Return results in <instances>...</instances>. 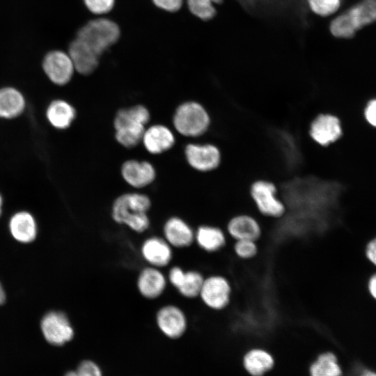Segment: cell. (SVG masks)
<instances>
[{"label":"cell","mask_w":376,"mask_h":376,"mask_svg":"<svg viewBox=\"0 0 376 376\" xmlns=\"http://www.w3.org/2000/svg\"><path fill=\"white\" fill-rule=\"evenodd\" d=\"M223 226L231 242L239 240L260 242L265 235L260 217L246 210H239L228 215Z\"/></svg>","instance_id":"obj_7"},{"label":"cell","mask_w":376,"mask_h":376,"mask_svg":"<svg viewBox=\"0 0 376 376\" xmlns=\"http://www.w3.org/2000/svg\"><path fill=\"white\" fill-rule=\"evenodd\" d=\"M376 21V0H362L331 23L330 31L338 38L352 37L362 27Z\"/></svg>","instance_id":"obj_3"},{"label":"cell","mask_w":376,"mask_h":376,"mask_svg":"<svg viewBox=\"0 0 376 376\" xmlns=\"http://www.w3.org/2000/svg\"><path fill=\"white\" fill-rule=\"evenodd\" d=\"M25 108V99L13 87L0 88V118L11 119L19 116Z\"/></svg>","instance_id":"obj_22"},{"label":"cell","mask_w":376,"mask_h":376,"mask_svg":"<svg viewBox=\"0 0 376 376\" xmlns=\"http://www.w3.org/2000/svg\"><path fill=\"white\" fill-rule=\"evenodd\" d=\"M230 248L233 257L242 262L253 260L260 252V242L251 240L232 241Z\"/></svg>","instance_id":"obj_27"},{"label":"cell","mask_w":376,"mask_h":376,"mask_svg":"<svg viewBox=\"0 0 376 376\" xmlns=\"http://www.w3.org/2000/svg\"><path fill=\"white\" fill-rule=\"evenodd\" d=\"M151 206L150 198L139 193H127L118 196L113 203L111 215L118 224L142 233L150 226L147 212Z\"/></svg>","instance_id":"obj_2"},{"label":"cell","mask_w":376,"mask_h":376,"mask_svg":"<svg viewBox=\"0 0 376 376\" xmlns=\"http://www.w3.org/2000/svg\"><path fill=\"white\" fill-rule=\"evenodd\" d=\"M170 244L165 240L153 237L147 239L142 245L141 253L144 259L155 267L167 265L172 258Z\"/></svg>","instance_id":"obj_19"},{"label":"cell","mask_w":376,"mask_h":376,"mask_svg":"<svg viewBox=\"0 0 376 376\" xmlns=\"http://www.w3.org/2000/svg\"><path fill=\"white\" fill-rule=\"evenodd\" d=\"M235 289L231 279L224 273L205 276L198 297L214 312H225L234 300Z\"/></svg>","instance_id":"obj_4"},{"label":"cell","mask_w":376,"mask_h":376,"mask_svg":"<svg viewBox=\"0 0 376 376\" xmlns=\"http://www.w3.org/2000/svg\"><path fill=\"white\" fill-rule=\"evenodd\" d=\"M155 4L170 12L177 11L182 6V0H152Z\"/></svg>","instance_id":"obj_34"},{"label":"cell","mask_w":376,"mask_h":376,"mask_svg":"<svg viewBox=\"0 0 376 376\" xmlns=\"http://www.w3.org/2000/svg\"><path fill=\"white\" fill-rule=\"evenodd\" d=\"M368 288L370 295L376 300V273L369 279Z\"/></svg>","instance_id":"obj_36"},{"label":"cell","mask_w":376,"mask_h":376,"mask_svg":"<svg viewBox=\"0 0 376 376\" xmlns=\"http://www.w3.org/2000/svg\"><path fill=\"white\" fill-rule=\"evenodd\" d=\"M187 163L200 172H210L217 169L222 162V152L212 143H189L185 149Z\"/></svg>","instance_id":"obj_9"},{"label":"cell","mask_w":376,"mask_h":376,"mask_svg":"<svg viewBox=\"0 0 376 376\" xmlns=\"http://www.w3.org/2000/svg\"><path fill=\"white\" fill-rule=\"evenodd\" d=\"M222 0H187L190 11L199 18L207 20L215 15L213 3H219Z\"/></svg>","instance_id":"obj_29"},{"label":"cell","mask_w":376,"mask_h":376,"mask_svg":"<svg viewBox=\"0 0 376 376\" xmlns=\"http://www.w3.org/2000/svg\"><path fill=\"white\" fill-rule=\"evenodd\" d=\"M366 255L368 259L376 266V237L368 243Z\"/></svg>","instance_id":"obj_35"},{"label":"cell","mask_w":376,"mask_h":376,"mask_svg":"<svg viewBox=\"0 0 376 376\" xmlns=\"http://www.w3.org/2000/svg\"><path fill=\"white\" fill-rule=\"evenodd\" d=\"M364 116L370 125L376 127V98L368 102L364 109Z\"/></svg>","instance_id":"obj_33"},{"label":"cell","mask_w":376,"mask_h":376,"mask_svg":"<svg viewBox=\"0 0 376 376\" xmlns=\"http://www.w3.org/2000/svg\"><path fill=\"white\" fill-rule=\"evenodd\" d=\"M68 55L75 70L81 75H87L92 73L98 65L100 56L77 38L70 43Z\"/></svg>","instance_id":"obj_15"},{"label":"cell","mask_w":376,"mask_h":376,"mask_svg":"<svg viewBox=\"0 0 376 376\" xmlns=\"http://www.w3.org/2000/svg\"><path fill=\"white\" fill-rule=\"evenodd\" d=\"M6 300V294L4 290L0 283V305L3 304Z\"/></svg>","instance_id":"obj_38"},{"label":"cell","mask_w":376,"mask_h":376,"mask_svg":"<svg viewBox=\"0 0 376 376\" xmlns=\"http://www.w3.org/2000/svg\"><path fill=\"white\" fill-rule=\"evenodd\" d=\"M229 238L223 227L214 224H202L195 230L194 242L208 253L224 251L229 245Z\"/></svg>","instance_id":"obj_12"},{"label":"cell","mask_w":376,"mask_h":376,"mask_svg":"<svg viewBox=\"0 0 376 376\" xmlns=\"http://www.w3.org/2000/svg\"><path fill=\"white\" fill-rule=\"evenodd\" d=\"M41 330L46 340L54 345H63L71 340L73 328L68 317L60 311H50L42 318Z\"/></svg>","instance_id":"obj_10"},{"label":"cell","mask_w":376,"mask_h":376,"mask_svg":"<svg viewBox=\"0 0 376 376\" xmlns=\"http://www.w3.org/2000/svg\"><path fill=\"white\" fill-rule=\"evenodd\" d=\"M156 320L159 329L170 338H180L187 329V322L184 312L173 305L161 308Z\"/></svg>","instance_id":"obj_13"},{"label":"cell","mask_w":376,"mask_h":376,"mask_svg":"<svg viewBox=\"0 0 376 376\" xmlns=\"http://www.w3.org/2000/svg\"><path fill=\"white\" fill-rule=\"evenodd\" d=\"M49 123L55 128L63 130L68 128L76 116L74 107L63 100L52 101L46 111Z\"/></svg>","instance_id":"obj_23"},{"label":"cell","mask_w":376,"mask_h":376,"mask_svg":"<svg viewBox=\"0 0 376 376\" xmlns=\"http://www.w3.org/2000/svg\"><path fill=\"white\" fill-rule=\"evenodd\" d=\"M248 197L259 217L279 221L288 214L284 200L279 196V188L271 180L257 178L248 188Z\"/></svg>","instance_id":"obj_1"},{"label":"cell","mask_w":376,"mask_h":376,"mask_svg":"<svg viewBox=\"0 0 376 376\" xmlns=\"http://www.w3.org/2000/svg\"><path fill=\"white\" fill-rule=\"evenodd\" d=\"M120 30L107 19L92 20L79 29L77 38L87 44L99 56L118 39Z\"/></svg>","instance_id":"obj_6"},{"label":"cell","mask_w":376,"mask_h":376,"mask_svg":"<svg viewBox=\"0 0 376 376\" xmlns=\"http://www.w3.org/2000/svg\"><path fill=\"white\" fill-rule=\"evenodd\" d=\"M123 179L130 185L136 188L144 187L153 182L156 172L153 166L146 162L135 159L127 160L121 167Z\"/></svg>","instance_id":"obj_16"},{"label":"cell","mask_w":376,"mask_h":376,"mask_svg":"<svg viewBox=\"0 0 376 376\" xmlns=\"http://www.w3.org/2000/svg\"><path fill=\"white\" fill-rule=\"evenodd\" d=\"M175 130L182 135L197 137L209 129L211 118L206 109L195 101L183 102L176 109L173 118Z\"/></svg>","instance_id":"obj_5"},{"label":"cell","mask_w":376,"mask_h":376,"mask_svg":"<svg viewBox=\"0 0 376 376\" xmlns=\"http://www.w3.org/2000/svg\"><path fill=\"white\" fill-rule=\"evenodd\" d=\"M308 2L311 10L322 16L333 14L340 5V0H308Z\"/></svg>","instance_id":"obj_30"},{"label":"cell","mask_w":376,"mask_h":376,"mask_svg":"<svg viewBox=\"0 0 376 376\" xmlns=\"http://www.w3.org/2000/svg\"><path fill=\"white\" fill-rule=\"evenodd\" d=\"M77 371L80 376H102V373L99 366L91 360L81 361Z\"/></svg>","instance_id":"obj_32"},{"label":"cell","mask_w":376,"mask_h":376,"mask_svg":"<svg viewBox=\"0 0 376 376\" xmlns=\"http://www.w3.org/2000/svg\"><path fill=\"white\" fill-rule=\"evenodd\" d=\"M311 376H342L343 371L336 356L330 352L321 354L312 364Z\"/></svg>","instance_id":"obj_26"},{"label":"cell","mask_w":376,"mask_h":376,"mask_svg":"<svg viewBox=\"0 0 376 376\" xmlns=\"http://www.w3.org/2000/svg\"><path fill=\"white\" fill-rule=\"evenodd\" d=\"M42 68L50 81L59 86L68 84L75 70L68 54L59 50L51 51L45 56Z\"/></svg>","instance_id":"obj_11"},{"label":"cell","mask_w":376,"mask_h":376,"mask_svg":"<svg viewBox=\"0 0 376 376\" xmlns=\"http://www.w3.org/2000/svg\"><path fill=\"white\" fill-rule=\"evenodd\" d=\"M9 229L12 236L22 243L33 241L37 235V226L33 217L28 212L15 213L10 219Z\"/></svg>","instance_id":"obj_20"},{"label":"cell","mask_w":376,"mask_h":376,"mask_svg":"<svg viewBox=\"0 0 376 376\" xmlns=\"http://www.w3.org/2000/svg\"><path fill=\"white\" fill-rule=\"evenodd\" d=\"M2 198H1V196L0 195V216H1V206H2Z\"/></svg>","instance_id":"obj_40"},{"label":"cell","mask_w":376,"mask_h":376,"mask_svg":"<svg viewBox=\"0 0 376 376\" xmlns=\"http://www.w3.org/2000/svg\"><path fill=\"white\" fill-rule=\"evenodd\" d=\"M65 376H80L77 370L74 371H69L68 372Z\"/></svg>","instance_id":"obj_39"},{"label":"cell","mask_w":376,"mask_h":376,"mask_svg":"<svg viewBox=\"0 0 376 376\" xmlns=\"http://www.w3.org/2000/svg\"><path fill=\"white\" fill-rule=\"evenodd\" d=\"M116 141L123 146L130 148L142 141L146 130L145 125L134 122H127L114 127Z\"/></svg>","instance_id":"obj_25"},{"label":"cell","mask_w":376,"mask_h":376,"mask_svg":"<svg viewBox=\"0 0 376 376\" xmlns=\"http://www.w3.org/2000/svg\"><path fill=\"white\" fill-rule=\"evenodd\" d=\"M359 376H376V371L365 369L361 372Z\"/></svg>","instance_id":"obj_37"},{"label":"cell","mask_w":376,"mask_h":376,"mask_svg":"<svg viewBox=\"0 0 376 376\" xmlns=\"http://www.w3.org/2000/svg\"><path fill=\"white\" fill-rule=\"evenodd\" d=\"M87 8L93 13L103 14L111 10L114 0H84Z\"/></svg>","instance_id":"obj_31"},{"label":"cell","mask_w":376,"mask_h":376,"mask_svg":"<svg viewBox=\"0 0 376 376\" xmlns=\"http://www.w3.org/2000/svg\"><path fill=\"white\" fill-rule=\"evenodd\" d=\"M169 281L178 292L189 299L198 297L205 279L197 270L184 271L179 267L169 272Z\"/></svg>","instance_id":"obj_14"},{"label":"cell","mask_w":376,"mask_h":376,"mask_svg":"<svg viewBox=\"0 0 376 376\" xmlns=\"http://www.w3.org/2000/svg\"><path fill=\"white\" fill-rule=\"evenodd\" d=\"M150 115L148 109L143 105H136L118 111L113 124L124 121H134L146 125L150 120Z\"/></svg>","instance_id":"obj_28"},{"label":"cell","mask_w":376,"mask_h":376,"mask_svg":"<svg viewBox=\"0 0 376 376\" xmlns=\"http://www.w3.org/2000/svg\"><path fill=\"white\" fill-rule=\"evenodd\" d=\"M137 286L143 297L148 299H155L164 292L166 287V279L163 274L155 267H148L140 273Z\"/></svg>","instance_id":"obj_21"},{"label":"cell","mask_w":376,"mask_h":376,"mask_svg":"<svg viewBox=\"0 0 376 376\" xmlns=\"http://www.w3.org/2000/svg\"><path fill=\"white\" fill-rule=\"evenodd\" d=\"M307 132L311 141L322 147L336 142L343 134L340 119L329 113L316 114L310 121Z\"/></svg>","instance_id":"obj_8"},{"label":"cell","mask_w":376,"mask_h":376,"mask_svg":"<svg viewBox=\"0 0 376 376\" xmlns=\"http://www.w3.org/2000/svg\"><path fill=\"white\" fill-rule=\"evenodd\" d=\"M142 142L150 153L160 154L172 148L175 137L167 127L155 125L145 130Z\"/></svg>","instance_id":"obj_18"},{"label":"cell","mask_w":376,"mask_h":376,"mask_svg":"<svg viewBox=\"0 0 376 376\" xmlns=\"http://www.w3.org/2000/svg\"><path fill=\"white\" fill-rule=\"evenodd\" d=\"M164 233L166 241L175 247H187L194 242L195 231L179 217H171L166 221Z\"/></svg>","instance_id":"obj_17"},{"label":"cell","mask_w":376,"mask_h":376,"mask_svg":"<svg viewBox=\"0 0 376 376\" xmlns=\"http://www.w3.org/2000/svg\"><path fill=\"white\" fill-rule=\"evenodd\" d=\"M273 364L272 355L261 349L249 351L244 359L245 369L253 376H262L272 368Z\"/></svg>","instance_id":"obj_24"}]
</instances>
